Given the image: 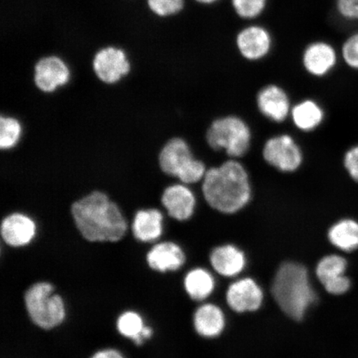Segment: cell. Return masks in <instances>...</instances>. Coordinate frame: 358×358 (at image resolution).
Segmentation results:
<instances>
[{"label": "cell", "instance_id": "26", "mask_svg": "<svg viewBox=\"0 0 358 358\" xmlns=\"http://www.w3.org/2000/svg\"><path fill=\"white\" fill-rule=\"evenodd\" d=\"M236 15L245 20H256L265 12L268 0H231Z\"/></svg>", "mask_w": 358, "mask_h": 358}, {"label": "cell", "instance_id": "9", "mask_svg": "<svg viewBox=\"0 0 358 358\" xmlns=\"http://www.w3.org/2000/svg\"><path fill=\"white\" fill-rule=\"evenodd\" d=\"M161 204L168 217L178 222H185L195 212L196 199L191 186L174 182L165 187Z\"/></svg>", "mask_w": 358, "mask_h": 358}, {"label": "cell", "instance_id": "23", "mask_svg": "<svg viewBox=\"0 0 358 358\" xmlns=\"http://www.w3.org/2000/svg\"><path fill=\"white\" fill-rule=\"evenodd\" d=\"M348 259L338 254L328 255L322 258L316 267V275L322 285L346 275Z\"/></svg>", "mask_w": 358, "mask_h": 358}, {"label": "cell", "instance_id": "29", "mask_svg": "<svg viewBox=\"0 0 358 358\" xmlns=\"http://www.w3.org/2000/svg\"><path fill=\"white\" fill-rule=\"evenodd\" d=\"M323 285L327 292L335 296H340L350 291L352 283L350 277L343 275L337 279L327 282Z\"/></svg>", "mask_w": 358, "mask_h": 358}, {"label": "cell", "instance_id": "27", "mask_svg": "<svg viewBox=\"0 0 358 358\" xmlns=\"http://www.w3.org/2000/svg\"><path fill=\"white\" fill-rule=\"evenodd\" d=\"M147 6L159 17H169L178 15L185 6V0H146Z\"/></svg>", "mask_w": 358, "mask_h": 358}, {"label": "cell", "instance_id": "16", "mask_svg": "<svg viewBox=\"0 0 358 358\" xmlns=\"http://www.w3.org/2000/svg\"><path fill=\"white\" fill-rule=\"evenodd\" d=\"M164 227V213L156 208L138 210L131 222L134 238L142 243L158 240L163 234Z\"/></svg>", "mask_w": 358, "mask_h": 358}, {"label": "cell", "instance_id": "19", "mask_svg": "<svg viewBox=\"0 0 358 358\" xmlns=\"http://www.w3.org/2000/svg\"><path fill=\"white\" fill-rule=\"evenodd\" d=\"M328 239L331 245L342 252L358 250V220L355 218L340 219L330 227Z\"/></svg>", "mask_w": 358, "mask_h": 358}, {"label": "cell", "instance_id": "3", "mask_svg": "<svg viewBox=\"0 0 358 358\" xmlns=\"http://www.w3.org/2000/svg\"><path fill=\"white\" fill-rule=\"evenodd\" d=\"M271 292L282 311L296 321L302 320L317 301L307 268L296 262L282 264L273 280Z\"/></svg>", "mask_w": 358, "mask_h": 358}, {"label": "cell", "instance_id": "32", "mask_svg": "<svg viewBox=\"0 0 358 358\" xmlns=\"http://www.w3.org/2000/svg\"><path fill=\"white\" fill-rule=\"evenodd\" d=\"M92 358H124V357L122 353L114 349H106V350L97 352Z\"/></svg>", "mask_w": 358, "mask_h": 358}, {"label": "cell", "instance_id": "15", "mask_svg": "<svg viewBox=\"0 0 358 358\" xmlns=\"http://www.w3.org/2000/svg\"><path fill=\"white\" fill-rule=\"evenodd\" d=\"M259 112L276 123L285 122L290 112L289 98L283 89L268 85L259 92L257 98Z\"/></svg>", "mask_w": 358, "mask_h": 358}, {"label": "cell", "instance_id": "4", "mask_svg": "<svg viewBox=\"0 0 358 358\" xmlns=\"http://www.w3.org/2000/svg\"><path fill=\"white\" fill-rule=\"evenodd\" d=\"M206 141L213 150H224L236 159L248 153L252 144V131L238 116L227 115L213 120L206 133Z\"/></svg>", "mask_w": 358, "mask_h": 358}, {"label": "cell", "instance_id": "30", "mask_svg": "<svg viewBox=\"0 0 358 358\" xmlns=\"http://www.w3.org/2000/svg\"><path fill=\"white\" fill-rule=\"evenodd\" d=\"M343 165L353 181L358 183V144L349 149L343 158Z\"/></svg>", "mask_w": 358, "mask_h": 358}, {"label": "cell", "instance_id": "2", "mask_svg": "<svg viewBox=\"0 0 358 358\" xmlns=\"http://www.w3.org/2000/svg\"><path fill=\"white\" fill-rule=\"evenodd\" d=\"M201 189L210 207L225 214L241 211L250 203L252 195L249 174L236 159L208 169Z\"/></svg>", "mask_w": 358, "mask_h": 358}, {"label": "cell", "instance_id": "31", "mask_svg": "<svg viewBox=\"0 0 358 358\" xmlns=\"http://www.w3.org/2000/svg\"><path fill=\"white\" fill-rule=\"evenodd\" d=\"M336 8L343 19L358 21V0H336Z\"/></svg>", "mask_w": 358, "mask_h": 358}, {"label": "cell", "instance_id": "12", "mask_svg": "<svg viewBox=\"0 0 358 358\" xmlns=\"http://www.w3.org/2000/svg\"><path fill=\"white\" fill-rule=\"evenodd\" d=\"M195 157L191 145L185 138L173 137L166 142L159 152V167L164 173L177 180L178 173Z\"/></svg>", "mask_w": 358, "mask_h": 358}, {"label": "cell", "instance_id": "11", "mask_svg": "<svg viewBox=\"0 0 358 358\" xmlns=\"http://www.w3.org/2000/svg\"><path fill=\"white\" fill-rule=\"evenodd\" d=\"M0 231L4 243L13 248H20L29 244L34 239L38 224L28 214L13 212L2 218Z\"/></svg>", "mask_w": 358, "mask_h": 358}, {"label": "cell", "instance_id": "8", "mask_svg": "<svg viewBox=\"0 0 358 358\" xmlns=\"http://www.w3.org/2000/svg\"><path fill=\"white\" fill-rule=\"evenodd\" d=\"M71 69L64 58L45 56L34 66V83L40 91L51 94L70 82Z\"/></svg>", "mask_w": 358, "mask_h": 358}, {"label": "cell", "instance_id": "17", "mask_svg": "<svg viewBox=\"0 0 358 358\" xmlns=\"http://www.w3.org/2000/svg\"><path fill=\"white\" fill-rule=\"evenodd\" d=\"M185 262V253L180 246L171 241L155 245L147 255L148 265L156 271H177Z\"/></svg>", "mask_w": 358, "mask_h": 358}, {"label": "cell", "instance_id": "25", "mask_svg": "<svg viewBox=\"0 0 358 358\" xmlns=\"http://www.w3.org/2000/svg\"><path fill=\"white\" fill-rule=\"evenodd\" d=\"M116 327L124 337L134 340L141 335L145 324L138 313L128 311L119 317Z\"/></svg>", "mask_w": 358, "mask_h": 358}, {"label": "cell", "instance_id": "24", "mask_svg": "<svg viewBox=\"0 0 358 358\" xmlns=\"http://www.w3.org/2000/svg\"><path fill=\"white\" fill-rule=\"evenodd\" d=\"M22 125L13 116L0 115V150H10L20 144Z\"/></svg>", "mask_w": 358, "mask_h": 358}, {"label": "cell", "instance_id": "6", "mask_svg": "<svg viewBox=\"0 0 358 358\" xmlns=\"http://www.w3.org/2000/svg\"><path fill=\"white\" fill-rule=\"evenodd\" d=\"M92 69L103 83H118L131 71V62L123 48L108 45L99 49L93 57Z\"/></svg>", "mask_w": 358, "mask_h": 358}, {"label": "cell", "instance_id": "21", "mask_svg": "<svg viewBox=\"0 0 358 358\" xmlns=\"http://www.w3.org/2000/svg\"><path fill=\"white\" fill-rule=\"evenodd\" d=\"M291 116L295 127L302 131L310 132L324 122V112L316 101L306 100L293 107Z\"/></svg>", "mask_w": 358, "mask_h": 358}, {"label": "cell", "instance_id": "28", "mask_svg": "<svg viewBox=\"0 0 358 358\" xmlns=\"http://www.w3.org/2000/svg\"><path fill=\"white\" fill-rule=\"evenodd\" d=\"M341 53L345 64L352 69L358 71V33L349 36L345 40Z\"/></svg>", "mask_w": 358, "mask_h": 358}, {"label": "cell", "instance_id": "10", "mask_svg": "<svg viewBox=\"0 0 358 358\" xmlns=\"http://www.w3.org/2000/svg\"><path fill=\"white\" fill-rule=\"evenodd\" d=\"M272 43L268 29L257 24L245 27L236 37L237 50L248 61H259L266 57L271 50Z\"/></svg>", "mask_w": 358, "mask_h": 358}, {"label": "cell", "instance_id": "18", "mask_svg": "<svg viewBox=\"0 0 358 358\" xmlns=\"http://www.w3.org/2000/svg\"><path fill=\"white\" fill-rule=\"evenodd\" d=\"M210 262L215 271L227 277L240 274L245 266L244 253L232 245L219 246L214 249Z\"/></svg>", "mask_w": 358, "mask_h": 358}, {"label": "cell", "instance_id": "13", "mask_svg": "<svg viewBox=\"0 0 358 358\" xmlns=\"http://www.w3.org/2000/svg\"><path fill=\"white\" fill-rule=\"evenodd\" d=\"M337 52L332 45L324 41L308 44L302 56L304 69L316 78L324 77L329 73L337 64Z\"/></svg>", "mask_w": 358, "mask_h": 358}, {"label": "cell", "instance_id": "5", "mask_svg": "<svg viewBox=\"0 0 358 358\" xmlns=\"http://www.w3.org/2000/svg\"><path fill=\"white\" fill-rule=\"evenodd\" d=\"M25 306L31 320L43 329H52L60 325L66 317V307L60 295L48 282H39L27 290Z\"/></svg>", "mask_w": 358, "mask_h": 358}, {"label": "cell", "instance_id": "14", "mask_svg": "<svg viewBox=\"0 0 358 358\" xmlns=\"http://www.w3.org/2000/svg\"><path fill=\"white\" fill-rule=\"evenodd\" d=\"M227 301L231 310L236 312L256 311L262 306L263 292L256 282L245 278L230 285L227 293Z\"/></svg>", "mask_w": 358, "mask_h": 358}, {"label": "cell", "instance_id": "1", "mask_svg": "<svg viewBox=\"0 0 358 358\" xmlns=\"http://www.w3.org/2000/svg\"><path fill=\"white\" fill-rule=\"evenodd\" d=\"M71 213L77 231L89 243H118L131 227L120 206L101 191L74 201Z\"/></svg>", "mask_w": 358, "mask_h": 358}, {"label": "cell", "instance_id": "33", "mask_svg": "<svg viewBox=\"0 0 358 358\" xmlns=\"http://www.w3.org/2000/svg\"><path fill=\"white\" fill-rule=\"evenodd\" d=\"M194 1L203 4V6H211V4L217 3L219 0H194Z\"/></svg>", "mask_w": 358, "mask_h": 358}, {"label": "cell", "instance_id": "7", "mask_svg": "<svg viewBox=\"0 0 358 358\" xmlns=\"http://www.w3.org/2000/svg\"><path fill=\"white\" fill-rule=\"evenodd\" d=\"M266 162L282 173L296 171L303 163L301 148L289 134H280L268 138L263 147Z\"/></svg>", "mask_w": 358, "mask_h": 358}, {"label": "cell", "instance_id": "20", "mask_svg": "<svg viewBox=\"0 0 358 358\" xmlns=\"http://www.w3.org/2000/svg\"><path fill=\"white\" fill-rule=\"evenodd\" d=\"M194 323L196 333L206 338L217 337L225 327V317L220 308L203 304L196 310Z\"/></svg>", "mask_w": 358, "mask_h": 358}, {"label": "cell", "instance_id": "22", "mask_svg": "<svg viewBox=\"0 0 358 358\" xmlns=\"http://www.w3.org/2000/svg\"><path fill=\"white\" fill-rule=\"evenodd\" d=\"M186 292L194 301H203L213 293L215 287L213 277L204 268H198L187 273L185 279Z\"/></svg>", "mask_w": 358, "mask_h": 358}]
</instances>
